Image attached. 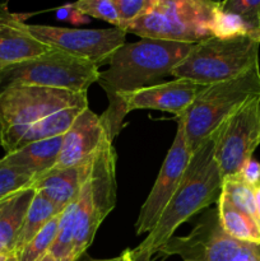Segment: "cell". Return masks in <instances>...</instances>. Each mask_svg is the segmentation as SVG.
Returning <instances> with one entry per match:
<instances>
[{
	"mask_svg": "<svg viewBox=\"0 0 260 261\" xmlns=\"http://www.w3.org/2000/svg\"><path fill=\"white\" fill-rule=\"evenodd\" d=\"M194 45L168 41L140 38L117 48L99 71L97 83L109 98V107L101 115L107 135L114 142L120 133L124 117L127 115L125 101L130 94L153 84L172 71L186 58Z\"/></svg>",
	"mask_w": 260,
	"mask_h": 261,
	"instance_id": "obj_1",
	"label": "cell"
},
{
	"mask_svg": "<svg viewBox=\"0 0 260 261\" xmlns=\"http://www.w3.org/2000/svg\"><path fill=\"white\" fill-rule=\"evenodd\" d=\"M222 182L223 178L214 158V139L212 137L193 153L180 186L154 228L135 249L130 250L133 261H150L184 222L218 200Z\"/></svg>",
	"mask_w": 260,
	"mask_h": 261,
	"instance_id": "obj_2",
	"label": "cell"
},
{
	"mask_svg": "<svg viewBox=\"0 0 260 261\" xmlns=\"http://www.w3.org/2000/svg\"><path fill=\"white\" fill-rule=\"evenodd\" d=\"M221 2L152 0L143 15L125 30L140 38L195 43L218 37Z\"/></svg>",
	"mask_w": 260,
	"mask_h": 261,
	"instance_id": "obj_3",
	"label": "cell"
},
{
	"mask_svg": "<svg viewBox=\"0 0 260 261\" xmlns=\"http://www.w3.org/2000/svg\"><path fill=\"white\" fill-rule=\"evenodd\" d=\"M260 98V65L236 78L206 87L184 114L188 145L191 153L201 147L218 127L247 102Z\"/></svg>",
	"mask_w": 260,
	"mask_h": 261,
	"instance_id": "obj_4",
	"label": "cell"
},
{
	"mask_svg": "<svg viewBox=\"0 0 260 261\" xmlns=\"http://www.w3.org/2000/svg\"><path fill=\"white\" fill-rule=\"evenodd\" d=\"M116 152L106 138L89 162L88 173L76 199L71 261H78L93 242L97 229L116 204Z\"/></svg>",
	"mask_w": 260,
	"mask_h": 261,
	"instance_id": "obj_5",
	"label": "cell"
},
{
	"mask_svg": "<svg viewBox=\"0 0 260 261\" xmlns=\"http://www.w3.org/2000/svg\"><path fill=\"white\" fill-rule=\"evenodd\" d=\"M259 48L260 38L254 36L208 38L193 46L172 76L206 86L228 81L259 64Z\"/></svg>",
	"mask_w": 260,
	"mask_h": 261,
	"instance_id": "obj_6",
	"label": "cell"
},
{
	"mask_svg": "<svg viewBox=\"0 0 260 261\" xmlns=\"http://www.w3.org/2000/svg\"><path fill=\"white\" fill-rule=\"evenodd\" d=\"M86 92L47 87H10L0 93L2 147L5 153L14 150L18 137L30 125L70 107H88Z\"/></svg>",
	"mask_w": 260,
	"mask_h": 261,
	"instance_id": "obj_7",
	"label": "cell"
},
{
	"mask_svg": "<svg viewBox=\"0 0 260 261\" xmlns=\"http://www.w3.org/2000/svg\"><path fill=\"white\" fill-rule=\"evenodd\" d=\"M99 68L91 61L50 48L37 58L0 69V93L10 87L35 86L86 92L97 83Z\"/></svg>",
	"mask_w": 260,
	"mask_h": 261,
	"instance_id": "obj_8",
	"label": "cell"
},
{
	"mask_svg": "<svg viewBox=\"0 0 260 261\" xmlns=\"http://www.w3.org/2000/svg\"><path fill=\"white\" fill-rule=\"evenodd\" d=\"M212 137L222 178L239 175L260 144V98L237 110Z\"/></svg>",
	"mask_w": 260,
	"mask_h": 261,
	"instance_id": "obj_9",
	"label": "cell"
},
{
	"mask_svg": "<svg viewBox=\"0 0 260 261\" xmlns=\"http://www.w3.org/2000/svg\"><path fill=\"white\" fill-rule=\"evenodd\" d=\"M30 32L51 48H58L75 58L91 61L101 68L107 64L112 54L126 40L121 28L81 30L45 24H28Z\"/></svg>",
	"mask_w": 260,
	"mask_h": 261,
	"instance_id": "obj_10",
	"label": "cell"
},
{
	"mask_svg": "<svg viewBox=\"0 0 260 261\" xmlns=\"http://www.w3.org/2000/svg\"><path fill=\"white\" fill-rule=\"evenodd\" d=\"M176 120L177 132L175 139L163 161L157 180L140 208L139 216L135 222L137 234L149 233L154 228L168 201L175 195L176 190L180 186L193 155L188 145L183 119L176 116Z\"/></svg>",
	"mask_w": 260,
	"mask_h": 261,
	"instance_id": "obj_11",
	"label": "cell"
},
{
	"mask_svg": "<svg viewBox=\"0 0 260 261\" xmlns=\"http://www.w3.org/2000/svg\"><path fill=\"white\" fill-rule=\"evenodd\" d=\"M241 242L224 232L218 211L204 214L195 228L185 237H171L158 252L178 255L183 261H231Z\"/></svg>",
	"mask_w": 260,
	"mask_h": 261,
	"instance_id": "obj_12",
	"label": "cell"
},
{
	"mask_svg": "<svg viewBox=\"0 0 260 261\" xmlns=\"http://www.w3.org/2000/svg\"><path fill=\"white\" fill-rule=\"evenodd\" d=\"M106 138H109V135L101 116H97L87 107L76 116L68 132L63 135V144L54 168L88 165Z\"/></svg>",
	"mask_w": 260,
	"mask_h": 261,
	"instance_id": "obj_13",
	"label": "cell"
},
{
	"mask_svg": "<svg viewBox=\"0 0 260 261\" xmlns=\"http://www.w3.org/2000/svg\"><path fill=\"white\" fill-rule=\"evenodd\" d=\"M206 87V84L189 79L160 82L130 94L125 101V106L127 114L134 110L150 109L172 112L175 116H178L190 107V105Z\"/></svg>",
	"mask_w": 260,
	"mask_h": 261,
	"instance_id": "obj_14",
	"label": "cell"
},
{
	"mask_svg": "<svg viewBox=\"0 0 260 261\" xmlns=\"http://www.w3.org/2000/svg\"><path fill=\"white\" fill-rule=\"evenodd\" d=\"M51 47L38 41L17 14L0 3V69L47 53Z\"/></svg>",
	"mask_w": 260,
	"mask_h": 261,
	"instance_id": "obj_15",
	"label": "cell"
},
{
	"mask_svg": "<svg viewBox=\"0 0 260 261\" xmlns=\"http://www.w3.org/2000/svg\"><path fill=\"white\" fill-rule=\"evenodd\" d=\"M88 168L89 163L78 167L53 168L36 176L31 188L58 206L65 209L79 196Z\"/></svg>",
	"mask_w": 260,
	"mask_h": 261,
	"instance_id": "obj_16",
	"label": "cell"
},
{
	"mask_svg": "<svg viewBox=\"0 0 260 261\" xmlns=\"http://www.w3.org/2000/svg\"><path fill=\"white\" fill-rule=\"evenodd\" d=\"M33 196L35 190L27 188L0 201V255L15 254L18 237Z\"/></svg>",
	"mask_w": 260,
	"mask_h": 261,
	"instance_id": "obj_17",
	"label": "cell"
},
{
	"mask_svg": "<svg viewBox=\"0 0 260 261\" xmlns=\"http://www.w3.org/2000/svg\"><path fill=\"white\" fill-rule=\"evenodd\" d=\"M63 137L33 142L8 153L2 158V162L13 167H20L31 171L36 176L53 170L58 162Z\"/></svg>",
	"mask_w": 260,
	"mask_h": 261,
	"instance_id": "obj_18",
	"label": "cell"
},
{
	"mask_svg": "<svg viewBox=\"0 0 260 261\" xmlns=\"http://www.w3.org/2000/svg\"><path fill=\"white\" fill-rule=\"evenodd\" d=\"M219 222L228 236L240 242H247L260 246V226L247 214L237 209L221 191L217 200Z\"/></svg>",
	"mask_w": 260,
	"mask_h": 261,
	"instance_id": "obj_19",
	"label": "cell"
},
{
	"mask_svg": "<svg viewBox=\"0 0 260 261\" xmlns=\"http://www.w3.org/2000/svg\"><path fill=\"white\" fill-rule=\"evenodd\" d=\"M84 109H87V107H70V109L61 110V111L55 112V114L50 115V116L30 125L18 137L14 150L33 142H40V140L51 139V138L63 137L68 132L69 127L71 126V124L76 119V116Z\"/></svg>",
	"mask_w": 260,
	"mask_h": 261,
	"instance_id": "obj_20",
	"label": "cell"
},
{
	"mask_svg": "<svg viewBox=\"0 0 260 261\" xmlns=\"http://www.w3.org/2000/svg\"><path fill=\"white\" fill-rule=\"evenodd\" d=\"M63 212V208H60L56 204H54L53 201L46 199L45 196L35 191V196L31 201V205L28 208L27 214H25L22 231H20L19 237H18L15 252L22 250L51 219H54Z\"/></svg>",
	"mask_w": 260,
	"mask_h": 261,
	"instance_id": "obj_21",
	"label": "cell"
},
{
	"mask_svg": "<svg viewBox=\"0 0 260 261\" xmlns=\"http://www.w3.org/2000/svg\"><path fill=\"white\" fill-rule=\"evenodd\" d=\"M78 199V198H76ZM76 199L69 204L61 213L58 234L48 254L56 261H71V251L74 242V228H75Z\"/></svg>",
	"mask_w": 260,
	"mask_h": 261,
	"instance_id": "obj_22",
	"label": "cell"
},
{
	"mask_svg": "<svg viewBox=\"0 0 260 261\" xmlns=\"http://www.w3.org/2000/svg\"><path fill=\"white\" fill-rule=\"evenodd\" d=\"M222 193L226 194L227 198L232 201L237 209L251 217L260 226L259 216H257L256 201H255L254 188L247 185L239 175L223 178L222 182Z\"/></svg>",
	"mask_w": 260,
	"mask_h": 261,
	"instance_id": "obj_23",
	"label": "cell"
},
{
	"mask_svg": "<svg viewBox=\"0 0 260 261\" xmlns=\"http://www.w3.org/2000/svg\"><path fill=\"white\" fill-rule=\"evenodd\" d=\"M60 217L61 214H59L51 219L22 250L15 252L18 261H38L50 251L58 234Z\"/></svg>",
	"mask_w": 260,
	"mask_h": 261,
	"instance_id": "obj_24",
	"label": "cell"
},
{
	"mask_svg": "<svg viewBox=\"0 0 260 261\" xmlns=\"http://www.w3.org/2000/svg\"><path fill=\"white\" fill-rule=\"evenodd\" d=\"M35 177L31 171L8 166L0 161V201L17 191L31 188Z\"/></svg>",
	"mask_w": 260,
	"mask_h": 261,
	"instance_id": "obj_25",
	"label": "cell"
},
{
	"mask_svg": "<svg viewBox=\"0 0 260 261\" xmlns=\"http://www.w3.org/2000/svg\"><path fill=\"white\" fill-rule=\"evenodd\" d=\"M73 7L86 17L98 18L119 28L120 20L114 0H79Z\"/></svg>",
	"mask_w": 260,
	"mask_h": 261,
	"instance_id": "obj_26",
	"label": "cell"
},
{
	"mask_svg": "<svg viewBox=\"0 0 260 261\" xmlns=\"http://www.w3.org/2000/svg\"><path fill=\"white\" fill-rule=\"evenodd\" d=\"M222 10L239 15L255 32L260 35V0H227V2H222Z\"/></svg>",
	"mask_w": 260,
	"mask_h": 261,
	"instance_id": "obj_27",
	"label": "cell"
},
{
	"mask_svg": "<svg viewBox=\"0 0 260 261\" xmlns=\"http://www.w3.org/2000/svg\"><path fill=\"white\" fill-rule=\"evenodd\" d=\"M114 3L119 15V28L125 31L134 20L147 12L152 0H114Z\"/></svg>",
	"mask_w": 260,
	"mask_h": 261,
	"instance_id": "obj_28",
	"label": "cell"
},
{
	"mask_svg": "<svg viewBox=\"0 0 260 261\" xmlns=\"http://www.w3.org/2000/svg\"><path fill=\"white\" fill-rule=\"evenodd\" d=\"M239 176L251 188L260 185V162L254 158L249 160L240 171Z\"/></svg>",
	"mask_w": 260,
	"mask_h": 261,
	"instance_id": "obj_29",
	"label": "cell"
},
{
	"mask_svg": "<svg viewBox=\"0 0 260 261\" xmlns=\"http://www.w3.org/2000/svg\"><path fill=\"white\" fill-rule=\"evenodd\" d=\"M231 261H260V246L241 242L239 250Z\"/></svg>",
	"mask_w": 260,
	"mask_h": 261,
	"instance_id": "obj_30",
	"label": "cell"
},
{
	"mask_svg": "<svg viewBox=\"0 0 260 261\" xmlns=\"http://www.w3.org/2000/svg\"><path fill=\"white\" fill-rule=\"evenodd\" d=\"M58 17L63 18V19H69L71 23H86V15H83L82 13H79L75 8L73 7V4L64 5V7L59 8L58 9Z\"/></svg>",
	"mask_w": 260,
	"mask_h": 261,
	"instance_id": "obj_31",
	"label": "cell"
},
{
	"mask_svg": "<svg viewBox=\"0 0 260 261\" xmlns=\"http://www.w3.org/2000/svg\"><path fill=\"white\" fill-rule=\"evenodd\" d=\"M254 193H255V201H256L257 216H259V221H260V185L255 186Z\"/></svg>",
	"mask_w": 260,
	"mask_h": 261,
	"instance_id": "obj_32",
	"label": "cell"
},
{
	"mask_svg": "<svg viewBox=\"0 0 260 261\" xmlns=\"http://www.w3.org/2000/svg\"><path fill=\"white\" fill-rule=\"evenodd\" d=\"M78 261H81L79 259ZM82 261H124V254L119 255L116 257H111V259H87V260H82Z\"/></svg>",
	"mask_w": 260,
	"mask_h": 261,
	"instance_id": "obj_33",
	"label": "cell"
},
{
	"mask_svg": "<svg viewBox=\"0 0 260 261\" xmlns=\"http://www.w3.org/2000/svg\"><path fill=\"white\" fill-rule=\"evenodd\" d=\"M122 254H124V261H133V259H132V252H130V249L125 250V251L122 252Z\"/></svg>",
	"mask_w": 260,
	"mask_h": 261,
	"instance_id": "obj_34",
	"label": "cell"
},
{
	"mask_svg": "<svg viewBox=\"0 0 260 261\" xmlns=\"http://www.w3.org/2000/svg\"><path fill=\"white\" fill-rule=\"evenodd\" d=\"M38 261H56L55 259H54V257L53 256H51V255L50 254H48V252H47V254H46L45 255V256H43L42 257V259H40V260H38Z\"/></svg>",
	"mask_w": 260,
	"mask_h": 261,
	"instance_id": "obj_35",
	"label": "cell"
},
{
	"mask_svg": "<svg viewBox=\"0 0 260 261\" xmlns=\"http://www.w3.org/2000/svg\"><path fill=\"white\" fill-rule=\"evenodd\" d=\"M7 261H18V259H17V255H15V254H12V255H10L9 257H8Z\"/></svg>",
	"mask_w": 260,
	"mask_h": 261,
	"instance_id": "obj_36",
	"label": "cell"
},
{
	"mask_svg": "<svg viewBox=\"0 0 260 261\" xmlns=\"http://www.w3.org/2000/svg\"><path fill=\"white\" fill-rule=\"evenodd\" d=\"M10 255H0V261H7V259L10 256Z\"/></svg>",
	"mask_w": 260,
	"mask_h": 261,
	"instance_id": "obj_37",
	"label": "cell"
},
{
	"mask_svg": "<svg viewBox=\"0 0 260 261\" xmlns=\"http://www.w3.org/2000/svg\"><path fill=\"white\" fill-rule=\"evenodd\" d=\"M2 133H3V129H2V122H0V145H2Z\"/></svg>",
	"mask_w": 260,
	"mask_h": 261,
	"instance_id": "obj_38",
	"label": "cell"
},
{
	"mask_svg": "<svg viewBox=\"0 0 260 261\" xmlns=\"http://www.w3.org/2000/svg\"><path fill=\"white\" fill-rule=\"evenodd\" d=\"M259 27H260V12H259Z\"/></svg>",
	"mask_w": 260,
	"mask_h": 261,
	"instance_id": "obj_39",
	"label": "cell"
}]
</instances>
